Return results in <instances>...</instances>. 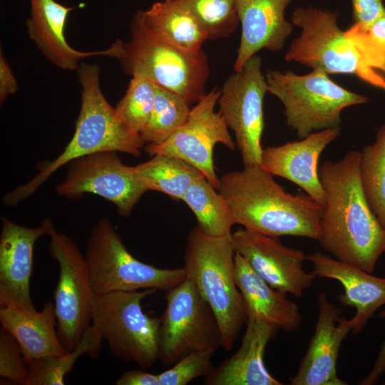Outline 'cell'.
<instances>
[{
  "label": "cell",
  "instance_id": "cell-1",
  "mask_svg": "<svg viewBox=\"0 0 385 385\" xmlns=\"http://www.w3.org/2000/svg\"><path fill=\"white\" fill-rule=\"evenodd\" d=\"M360 158V151L350 150L319 168L326 192L319 242L334 258L372 273L385 252V227L365 196Z\"/></svg>",
  "mask_w": 385,
  "mask_h": 385
},
{
  "label": "cell",
  "instance_id": "cell-2",
  "mask_svg": "<svg viewBox=\"0 0 385 385\" xmlns=\"http://www.w3.org/2000/svg\"><path fill=\"white\" fill-rule=\"evenodd\" d=\"M217 190L244 228L275 237L320 239L323 207L307 194L287 192L260 165L225 174Z\"/></svg>",
  "mask_w": 385,
  "mask_h": 385
},
{
  "label": "cell",
  "instance_id": "cell-3",
  "mask_svg": "<svg viewBox=\"0 0 385 385\" xmlns=\"http://www.w3.org/2000/svg\"><path fill=\"white\" fill-rule=\"evenodd\" d=\"M81 86V104L72 138L55 160L47 163L31 180L6 193L5 205L14 206L33 195L58 168L78 158L101 152H121L134 156L145 143L112 107L100 85V68L96 63H81L77 68Z\"/></svg>",
  "mask_w": 385,
  "mask_h": 385
},
{
  "label": "cell",
  "instance_id": "cell-4",
  "mask_svg": "<svg viewBox=\"0 0 385 385\" xmlns=\"http://www.w3.org/2000/svg\"><path fill=\"white\" fill-rule=\"evenodd\" d=\"M235 251L231 235L215 237L198 226L189 233L184 270L212 308L220 330L222 346L230 351L247 320L234 275Z\"/></svg>",
  "mask_w": 385,
  "mask_h": 385
},
{
  "label": "cell",
  "instance_id": "cell-5",
  "mask_svg": "<svg viewBox=\"0 0 385 385\" xmlns=\"http://www.w3.org/2000/svg\"><path fill=\"white\" fill-rule=\"evenodd\" d=\"M131 38L123 42L116 58L128 75L147 78L174 92L190 105L206 93L210 76L207 56L203 50L192 52L151 35L134 16Z\"/></svg>",
  "mask_w": 385,
  "mask_h": 385
},
{
  "label": "cell",
  "instance_id": "cell-6",
  "mask_svg": "<svg viewBox=\"0 0 385 385\" xmlns=\"http://www.w3.org/2000/svg\"><path fill=\"white\" fill-rule=\"evenodd\" d=\"M292 22L301 33L291 43L285 61H294L327 74L354 75L385 91V79L346 37L338 14L311 6L296 9Z\"/></svg>",
  "mask_w": 385,
  "mask_h": 385
},
{
  "label": "cell",
  "instance_id": "cell-7",
  "mask_svg": "<svg viewBox=\"0 0 385 385\" xmlns=\"http://www.w3.org/2000/svg\"><path fill=\"white\" fill-rule=\"evenodd\" d=\"M268 92L283 104L287 125L300 138L322 130L340 128L341 113L369 98L345 89L329 74L316 70L304 74L268 70Z\"/></svg>",
  "mask_w": 385,
  "mask_h": 385
},
{
  "label": "cell",
  "instance_id": "cell-8",
  "mask_svg": "<svg viewBox=\"0 0 385 385\" xmlns=\"http://www.w3.org/2000/svg\"><path fill=\"white\" fill-rule=\"evenodd\" d=\"M155 291L96 294L92 306V324L106 340L111 354L142 369L151 367L160 356V318L148 315L141 304Z\"/></svg>",
  "mask_w": 385,
  "mask_h": 385
},
{
  "label": "cell",
  "instance_id": "cell-9",
  "mask_svg": "<svg viewBox=\"0 0 385 385\" xmlns=\"http://www.w3.org/2000/svg\"><path fill=\"white\" fill-rule=\"evenodd\" d=\"M85 258L96 294L147 289L166 292L187 277L183 267L159 268L136 259L106 217L92 227Z\"/></svg>",
  "mask_w": 385,
  "mask_h": 385
},
{
  "label": "cell",
  "instance_id": "cell-10",
  "mask_svg": "<svg viewBox=\"0 0 385 385\" xmlns=\"http://www.w3.org/2000/svg\"><path fill=\"white\" fill-rule=\"evenodd\" d=\"M48 252L58 265V279L54 290L57 330L66 351L74 349L92 325L95 297L85 255L75 242L55 228L49 221Z\"/></svg>",
  "mask_w": 385,
  "mask_h": 385
},
{
  "label": "cell",
  "instance_id": "cell-11",
  "mask_svg": "<svg viewBox=\"0 0 385 385\" xmlns=\"http://www.w3.org/2000/svg\"><path fill=\"white\" fill-rule=\"evenodd\" d=\"M165 299L159 356L164 366L174 364L192 351H215L222 346L216 317L191 279L186 277L166 291Z\"/></svg>",
  "mask_w": 385,
  "mask_h": 385
},
{
  "label": "cell",
  "instance_id": "cell-12",
  "mask_svg": "<svg viewBox=\"0 0 385 385\" xmlns=\"http://www.w3.org/2000/svg\"><path fill=\"white\" fill-rule=\"evenodd\" d=\"M262 58L255 55L220 88L218 112L235 134L244 166L260 165L263 148V102L268 92Z\"/></svg>",
  "mask_w": 385,
  "mask_h": 385
},
{
  "label": "cell",
  "instance_id": "cell-13",
  "mask_svg": "<svg viewBox=\"0 0 385 385\" xmlns=\"http://www.w3.org/2000/svg\"><path fill=\"white\" fill-rule=\"evenodd\" d=\"M220 89L212 88L190 110L188 120L165 142L148 144L145 150L151 155L165 154L185 160L198 169L217 190L220 178L213 160V150L221 143L234 150L228 127L215 106Z\"/></svg>",
  "mask_w": 385,
  "mask_h": 385
},
{
  "label": "cell",
  "instance_id": "cell-14",
  "mask_svg": "<svg viewBox=\"0 0 385 385\" xmlns=\"http://www.w3.org/2000/svg\"><path fill=\"white\" fill-rule=\"evenodd\" d=\"M58 194L69 199L93 193L111 202L120 215L128 217L147 190L135 175L133 166L124 165L116 152L86 155L70 163Z\"/></svg>",
  "mask_w": 385,
  "mask_h": 385
},
{
  "label": "cell",
  "instance_id": "cell-15",
  "mask_svg": "<svg viewBox=\"0 0 385 385\" xmlns=\"http://www.w3.org/2000/svg\"><path fill=\"white\" fill-rule=\"evenodd\" d=\"M235 252L270 286L297 297H302L316 275L307 272V255L301 250L283 245L275 237L239 228L231 234Z\"/></svg>",
  "mask_w": 385,
  "mask_h": 385
},
{
  "label": "cell",
  "instance_id": "cell-16",
  "mask_svg": "<svg viewBox=\"0 0 385 385\" xmlns=\"http://www.w3.org/2000/svg\"><path fill=\"white\" fill-rule=\"evenodd\" d=\"M318 318L314 334L291 385H346L337 376V361L342 342L352 331V322L341 316L326 293L317 297Z\"/></svg>",
  "mask_w": 385,
  "mask_h": 385
},
{
  "label": "cell",
  "instance_id": "cell-17",
  "mask_svg": "<svg viewBox=\"0 0 385 385\" xmlns=\"http://www.w3.org/2000/svg\"><path fill=\"white\" fill-rule=\"evenodd\" d=\"M49 219L29 227L1 217L0 236V306L12 303L28 311L36 310L30 293L36 242L48 234Z\"/></svg>",
  "mask_w": 385,
  "mask_h": 385
},
{
  "label": "cell",
  "instance_id": "cell-18",
  "mask_svg": "<svg viewBox=\"0 0 385 385\" xmlns=\"http://www.w3.org/2000/svg\"><path fill=\"white\" fill-rule=\"evenodd\" d=\"M340 135V128L312 133L300 140L263 148L260 165L273 176L298 185L312 199L324 206L326 192L318 173L319 157Z\"/></svg>",
  "mask_w": 385,
  "mask_h": 385
},
{
  "label": "cell",
  "instance_id": "cell-19",
  "mask_svg": "<svg viewBox=\"0 0 385 385\" xmlns=\"http://www.w3.org/2000/svg\"><path fill=\"white\" fill-rule=\"evenodd\" d=\"M31 14L26 20L28 34L36 47L56 67L66 71L77 69L80 61L96 56L116 58L123 41L117 39L108 48L81 51L71 47L64 34L66 21L73 7L55 0H29Z\"/></svg>",
  "mask_w": 385,
  "mask_h": 385
},
{
  "label": "cell",
  "instance_id": "cell-20",
  "mask_svg": "<svg viewBox=\"0 0 385 385\" xmlns=\"http://www.w3.org/2000/svg\"><path fill=\"white\" fill-rule=\"evenodd\" d=\"M307 260L312 264L316 277L337 280L343 286L344 293L337 298L343 305L356 309L351 320L352 332L359 334L385 304V278L320 252L309 254Z\"/></svg>",
  "mask_w": 385,
  "mask_h": 385
},
{
  "label": "cell",
  "instance_id": "cell-21",
  "mask_svg": "<svg viewBox=\"0 0 385 385\" xmlns=\"http://www.w3.org/2000/svg\"><path fill=\"white\" fill-rule=\"evenodd\" d=\"M292 1L235 0L241 36L235 71L262 49L275 52L284 47L293 30L284 14Z\"/></svg>",
  "mask_w": 385,
  "mask_h": 385
},
{
  "label": "cell",
  "instance_id": "cell-22",
  "mask_svg": "<svg viewBox=\"0 0 385 385\" xmlns=\"http://www.w3.org/2000/svg\"><path fill=\"white\" fill-rule=\"evenodd\" d=\"M239 349L205 377L207 385H281L266 369L265 347L278 329L265 322L247 318Z\"/></svg>",
  "mask_w": 385,
  "mask_h": 385
},
{
  "label": "cell",
  "instance_id": "cell-23",
  "mask_svg": "<svg viewBox=\"0 0 385 385\" xmlns=\"http://www.w3.org/2000/svg\"><path fill=\"white\" fill-rule=\"evenodd\" d=\"M234 275L247 318L265 322L287 332L299 329L302 316L298 305L287 297L286 292L270 286L237 252Z\"/></svg>",
  "mask_w": 385,
  "mask_h": 385
},
{
  "label": "cell",
  "instance_id": "cell-24",
  "mask_svg": "<svg viewBox=\"0 0 385 385\" xmlns=\"http://www.w3.org/2000/svg\"><path fill=\"white\" fill-rule=\"evenodd\" d=\"M0 322L19 344L26 362L66 353L57 330L54 304L46 302L41 311H28L12 303L0 306Z\"/></svg>",
  "mask_w": 385,
  "mask_h": 385
},
{
  "label": "cell",
  "instance_id": "cell-25",
  "mask_svg": "<svg viewBox=\"0 0 385 385\" xmlns=\"http://www.w3.org/2000/svg\"><path fill=\"white\" fill-rule=\"evenodd\" d=\"M134 16L154 37L185 51H199L207 40L194 16L173 0L155 2Z\"/></svg>",
  "mask_w": 385,
  "mask_h": 385
},
{
  "label": "cell",
  "instance_id": "cell-26",
  "mask_svg": "<svg viewBox=\"0 0 385 385\" xmlns=\"http://www.w3.org/2000/svg\"><path fill=\"white\" fill-rule=\"evenodd\" d=\"M135 166L136 177L148 190L158 191L173 199L183 200L190 185L203 177L193 165L178 158L157 154Z\"/></svg>",
  "mask_w": 385,
  "mask_h": 385
},
{
  "label": "cell",
  "instance_id": "cell-27",
  "mask_svg": "<svg viewBox=\"0 0 385 385\" xmlns=\"http://www.w3.org/2000/svg\"><path fill=\"white\" fill-rule=\"evenodd\" d=\"M216 190L203 176L190 185L182 200L193 212L203 232L215 237L230 235L236 224L233 213Z\"/></svg>",
  "mask_w": 385,
  "mask_h": 385
},
{
  "label": "cell",
  "instance_id": "cell-28",
  "mask_svg": "<svg viewBox=\"0 0 385 385\" xmlns=\"http://www.w3.org/2000/svg\"><path fill=\"white\" fill-rule=\"evenodd\" d=\"M103 340L98 328L92 324L72 351L60 356H46L27 361L26 385L65 384V376L71 371L80 356L87 355L91 359L98 356Z\"/></svg>",
  "mask_w": 385,
  "mask_h": 385
},
{
  "label": "cell",
  "instance_id": "cell-29",
  "mask_svg": "<svg viewBox=\"0 0 385 385\" xmlns=\"http://www.w3.org/2000/svg\"><path fill=\"white\" fill-rule=\"evenodd\" d=\"M189 106L178 94L155 84L153 108L140 133L144 143L158 145L168 140L188 120Z\"/></svg>",
  "mask_w": 385,
  "mask_h": 385
},
{
  "label": "cell",
  "instance_id": "cell-30",
  "mask_svg": "<svg viewBox=\"0 0 385 385\" xmlns=\"http://www.w3.org/2000/svg\"><path fill=\"white\" fill-rule=\"evenodd\" d=\"M360 176L368 202L385 227V123L379 128L375 141L361 151Z\"/></svg>",
  "mask_w": 385,
  "mask_h": 385
},
{
  "label": "cell",
  "instance_id": "cell-31",
  "mask_svg": "<svg viewBox=\"0 0 385 385\" xmlns=\"http://www.w3.org/2000/svg\"><path fill=\"white\" fill-rule=\"evenodd\" d=\"M186 9L207 39L227 38L240 24L235 0H173Z\"/></svg>",
  "mask_w": 385,
  "mask_h": 385
},
{
  "label": "cell",
  "instance_id": "cell-32",
  "mask_svg": "<svg viewBox=\"0 0 385 385\" xmlns=\"http://www.w3.org/2000/svg\"><path fill=\"white\" fill-rule=\"evenodd\" d=\"M155 84L140 77H132L126 92L117 103L115 110L123 121L140 135L145 128L155 102Z\"/></svg>",
  "mask_w": 385,
  "mask_h": 385
},
{
  "label": "cell",
  "instance_id": "cell-33",
  "mask_svg": "<svg viewBox=\"0 0 385 385\" xmlns=\"http://www.w3.org/2000/svg\"><path fill=\"white\" fill-rule=\"evenodd\" d=\"M211 350L192 351L176 361L168 370L158 374L160 385H186L192 380L206 377L214 368Z\"/></svg>",
  "mask_w": 385,
  "mask_h": 385
},
{
  "label": "cell",
  "instance_id": "cell-34",
  "mask_svg": "<svg viewBox=\"0 0 385 385\" xmlns=\"http://www.w3.org/2000/svg\"><path fill=\"white\" fill-rule=\"evenodd\" d=\"M29 368L16 340L0 329V376L16 384L26 385Z\"/></svg>",
  "mask_w": 385,
  "mask_h": 385
},
{
  "label": "cell",
  "instance_id": "cell-35",
  "mask_svg": "<svg viewBox=\"0 0 385 385\" xmlns=\"http://www.w3.org/2000/svg\"><path fill=\"white\" fill-rule=\"evenodd\" d=\"M354 24L366 29L385 14L383 0H351Z\"/></svg>",
  "mask_w": 385,
  "mask_h": 385
},
{
  "label": "cell",
  "instance_id": "cell-36",
  "mask_svg": "<svg viewBox=\"0 0 385 385\" xmlns=\"http://www.w3.org/2000/svg\"><path fill=\"white\" fill-rule=\"evenodd\" d=\"M18 85L12 70L2 53L0 54V101L2 104L6 98L16 92Z\"/></svg>",
  "mask_w": 385,
  "mask_h": 385
},
{
  "label": "cell",
  "instance_id": "cell-37",
  "mask_svg": "<svg viewBox=\"0 0 385 385\" xmlns=\"http://www.w3.org/2000/svg\"><path fill=\"white\" fill-rule=\"evenodd\" d=\"M353 24L376 48L385 53V14L366 29Z\"/></svg>",
  "mask_w": 385,
  "mask_h": 385
},
{
  "label": "cell",
  "instance_id": "cell-38",
  "mask_svg": "<svg viewBox=\"0 0 385 385\" xmlns=\"http://www.w3.org/2000/svg\"><path fill=\"white\" fill-rule=\"evenodd\" d=\"M116 385H160L158 374L140 369L126 371L116 380Z\"/></svg>",
  "mask_w": 385,
  "mask_h": 385
},
{
  "label": "cell",
  "instance_id": "cell-39",
  "mask_svg": "<svg viewBox=\"0 0 385 385\" xmlns=\"http://www.w3.org/2000/svg\"><path fill=\"white\" fill-rule=\"evenodd\" d=\"M385 315V312L382 313ZM385 374V340L369 372L359 382L360 385L375 384Z\"/></svg>",
  "mask_w": 385,
  "mask_h": 385
},
{
  "label": "cell",
  "instance_id": "cell-40",
  "mask_svg": "<svg viewBox=\"0 0 385 385\" xmlns=\"http://www.w3.org/2000/svg\"><path fill=\"white\" fill-rule=\"evenodd\" d=\"M381 71H382L385 73V64H384V66L381 68Z\"/></svg>",
  "mask_w": 385,
  "mask_h": 385
}]
</instances>
